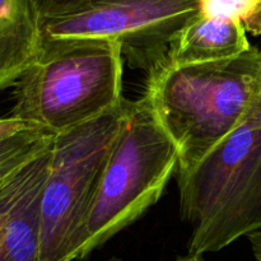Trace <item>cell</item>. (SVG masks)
<instances>
[{
    "instance_id": "cell-17",
    "label": "cell",
    "mask_w": 261,
    "mask_h": 261,
    "mask_svg": "<svg viewBox=\"0 0 261 261\" xmlns=\"http://www.w3.org/2000/svg\"><path fill=\"white\" fill-rule=\"evenodd\" d=\"M106 261H122V260L119 259V257H116V256H112V257H110V259H107Z\"/></svg>"
},
{
    "instance_id": "cell-13",
    "label": "cell",
    "mask_w": 261,
    "mask_h": 261,
    "mask_svg": "<svg viewBox=\"0 0 261 261\" xmlns=\"http://www.w3.org/2000/svg\"><path fill=\"white\" fill-rule=\"evenodd\" d=\"M247 239H249L250 245H251L255 261H261V229L250 233Z\"/></svg>"
},
{
    "instance_id": "cell-15",
    "label": "cell",
    "mask_w": 261,
    "mask_h": 261,
    "mask_svg": "<svg viewBox=\"0 0 261 261\" xmlns=\"http://www.w3.org/2000/svg\"><path fill=\"white\" fill-rule=\"evenodd\" d=\"M22 168V167H20ZM18 171V170H17ZM17 171H15V172H17ZM15 172H13V173H9V175H5V176H2V177H0V190H2L3 188H4V185L5 184L8 182V181H9V178L12 177L13 175H14Z\"/></svg>"
},
{
    "instance_id": "cell-5",
    "label": "cell",
    "mask_w": 261,
    "mask_h": 261,
    "mask_svg": "<svg viewBox=\"0 0 261 261\" xmlns=\"http://www.w3.org/2000/svg\"><path fill=\"white\" fill-rule=\"evenodd\" d=\"M126 101L98 119L54 137L41 203L40 261L82 260L87 222Z\"/></svg>"
},
{
    "instance_id": "cell-12",
    "label": "cell",
    "mask_w": 261,
    "mask_h": 261,
    "mask_svg": "<svg viewBox=\"0 0 261 261\" xmlns=\"http://www.w3.org/2000/svg\"><path fill=\"white\" fill-rule=\"evenodd\" d=\"M33 130H43L37 125L32 124L25 120L17 119V117H4L0 119V142L14 138L17 135L25 132H33Z\"/></svg>"
},
{
    "instance_id": "cell-3",
    "label": "cell",
    "mask_w": 261,
    "mask_h": 261,
    "mask_svg": "<svg viewBox=\"0 0 261 261\" xmlns=\"http://www.w3.org/2000/svg\"><path fill=\"white\" fill-rule=\"evenodd\" d=\"M121 45L112 41L43 42L14 86L10 116L56 135L96 120L124 102Z\"/></svg>"
},
{
    "instance_id": "cell-1",
    "label": "cell",
    "mask_w": 261,
    "mask_h": 261,
    "mask_svg": "<svg viewBox=\"0 0 261 261\" xmlns=\"http://www.w3.org/2000/svg\"><path fill=\"white\" fill-rule=\"evenodd\" d=\"M260 93L256 46L226 60L175 64L165 58L153 66L144 97L177 148L176 173L193 168L233 132Z\"/></svg>"
},
{
    "instance_id": "cell-2",
    "label": "cell",
    "mask_w": 261,
    "mask_h": 261,
    "mask_svg": "<svg viewBox=\"0 0 261 261\" xmlns=\"http://www.w3.org/2000/svg\"><path fill=\"white\" fill-rule=\"evenodd\" d=\"M188 254L217 252L261 229V93L233 132L193 168L176 173Z\"/></svg>"
},
{
    "instance_id": "cell-14",
    "label": "cell",
    "mask_w": 261,
    "mask_h": 261,
    "mask_svg": "<svg viewBox=\"0 0 261 261\" xmlns=\"http://www.w3.org/2000/svg\"><path fill=\"white\" fill-rule=\"evenodd\" d=\"M173 261H206L203 257V255H195V254H188L185 256H177Z\"/></svg>"
},
{
    "instance_id": "cell-11",
    "label": "cell",
    "mask_w": 261,
    "mask_h": 261,
    "mask_svg": "<svg viewBox=\"0 0 261 261\" xmlns=\"http://www.w3.org/2000/svg\"><path fill=\"white\" fill-rule=\"evenodd\" d=\"M199 14L239 22L247 33L261 36V0H199Z\"/></svg>"
},
{
    "instance_id": "cell-4",
    "label": "cell",
    "mask_w": 261,
    "mask_h": 261,
    "mask_svg": "<svg viewBox=\"0 0 261 261\" xmlns=\"http://www.w3.org/2000/svg\"><path fill=\"white\" fill-rule=\"evenodd\" d=\"M177 167V148L148 99L126 101L87 222L82 260L154 205Z\"/></svg>"
},
{
    "instance_id": "cell-9",
    "label": "cell",
    "mask_w": 261,
    "mask_h": 261,
    "mask_svg": "<svg viewBox=\"0 0 261 261\" xmlns=\"http://www.w3.org/2000/svg\"><path fill=\"white\" fill-rule=\"evenodd\" d=\"M250 47L239 22L199 14L176 35L166 59L175 64L211 63L239 56Z\"/></svg>"
},
{
    "instance_id": "cell-7",
    "label": "cell",
    "mask_w": 261,
    "mask_h": 261,
    "mask_svg": "<svg viewBox=\"0 0 261 261\" xmlns=\"http://www.w3.org/2000/svg\"><path fill=\"white\" fill-rule=\"evenodd\" d=\"M51 148L53 143L0 190V261H40L41 203Z\"/></svg>"
},
{
    "instance_id": "cell-6",
    "label": "cell",
    "mask_w": 261,
    "mask_h": 261,
    "mask_svg": "<svg viewBox=\"0 0 261 261\" xmlns=\"http://www.w3.org/2000/svg\"><path fill=\"white\" fill-rule=\"evenodd\" d=\"M43 42L112 41L130 66L149 71L199 15V0H58L38 9Z\"/></svg>"
},
{
    "instance_id": "cell-10",
    "label": "cell",
    "mask_w": 261,
    "mask_h": 261,
    "mask_svg": "<svg viewBox=\"0 0 261 261\" xmlns=\"http://www.w3.org/2000/svg\"><path fill=\"white\" fill-rule=\"evenodd\" d=\"M54 137L46 130H33L0 142V177L15 172L47 149Z\"/></svg>"
},
{
    "instance_id": "cell-8",
    "label": "cell",
    "mask_w": 261,
    "mask_h": 261,
    "mask_svg": "<svg viewBox=\"0 0 261 261\" xmlns=\"http://www.w3.org/2000/svg\"><path fill=\"white\" fill-rule=\"evenodd\" d=\"M41 50L36 0H0V91L14 87Z\"/></svg>"
},
{
    "instance_id": "cell-16",
    "label": "cell",
    "mask_w": 261,
    "mask_h": 261,
    "mask_svg": "<svg viewBox=\"0 0 261 261\" xmlns=\"http://www.w3.org/2000/svg\"><path fill=\"white\" fill-rule=\"evenodd\" d=\"M54 2H58V0H36V4H37L38 9H41V8L46 7V5L51 4Z\"/></svg>"
}]
</instances>
